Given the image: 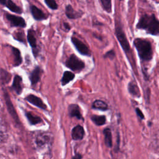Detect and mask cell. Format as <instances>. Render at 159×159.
I'll return each mask as SVG.
<instances>
[{
  "label": "cell",
  "mask_w": 159,
  "mask_h": 159,
  "mask_svg": "<svg viewBox=\"0 0 159 159\" xmlns=\"http://www.w3.org/2000/svg\"><path fill=\"white\" fill-rule=\"evenodd\" d=\"M136 28L145 30L153 35H159V20L154 14L142 16L136 25Z\"/></svg>",
  "instance_id": "obj_1"
},
{
  "label": "cell",
  "mask_w": 159,
  "mask_h": 159,
  "mask_svg": "<svg viewBox=\"0 0 159 159\" xmlns=\"http://www.w3.org/2000/svg\"><path fill=\"white\" fill-rule=\"evenodd\" d=\"M134 45L137 49L139 56L142 61H150L153 58V50L150 42L140 38L135 39Z\"/></svg>",
  "instance_id": "obj_2"
},
{
  "label": "cell",
  "mask_w": 159,
  "mask_h": 159,
  "mask_svg": "<svg viewBox=\"0 0 159 159\" xmlns=\"http://www.w3.org/2000/svg\"><path fill=\"white\" fill-rule=\"evenodd\" d=\"M115 34L125 54H129L130 53V47L129 41L127 39L125 34L124 33V31L123 30L120 23H119L118 21H116L115 24Z\"/></svg>",
  "instance_id": "obj_3"
},
{
  "label": "cell",
  "mask_w": 159,
  "mask_h": 159,
  "mask_svg": "<svg viewBox=\"0 0 159 159\" xmlns=\"http://www.w3.org/2000/svg\"><path fill=\"white\" fill-rule=\"evenodd\" d=\"M66 66L74 71H80L85 66L84 63L80 60L75 54H72L66 60L65 63Z\"/></svg>",
  "instance_id": "obj_4"
},
{
  "label": "cell",
  "mask_w": 159,
  "mask_h": 159,
  "mask_svg": "<svg viewBox=\"0 0 159 159\" xmlns=\"http://www.w3.org/2000/svg\"><path fill=\"white\" fill-rule=\"evenodd\" d=\"M71 41L80 53L86 56L91 55V52L88 46L78 38L75 37H71Z\"/></svg>",
  "instance_id": "obj_5"
},
{
  "label": "cell",
  "mask_w": 159,
  "mask_h": 159,
  "mask_svg": "<svg viewBox=\"0 0 159 159\" xmlns=\"http://www.w3.org/2000/svg\"><path fill=\"white\" fill-rule=\"evenodd\" d=\"M6 17L10 22L12 26L24 27L26 25L25 20L21 17L7 13L6 14Z\"/></svg>",
  "instance_id": "obj_6"
},
{
  "label": "cell",
  "mask_w": 159,
  "mask_h": 159,
  "mask_svg": "<svg viewBox=\"0 0 159 159\" xmlns=\"http://www.w3.org/2000/svg\"><path fill=\"white\" fill-rule=\"evenodd\" d=\"M27 40L32 48L34 55L35 57H37L39 48L37 47V39L35 36V32L32 29H29L28 30L27 32Z\"/></svg>",
  "instance_id": "obj_7"
},
{
  "label": "cell",
  "mask_w": 159,
  "mask_h": 159,
  "mask_svg": "<svg viewBox=\"0 0 159 159\" xmlns=\"http://www.w3.org/2000/svg\"><path fill=\"white\" fill-rule=\"evenodd\" d=\"M25 99L29 102L30 103L37 106L38 107H40L42 109H45L47 108L46 105L43 102L42 100L39 98V97L34 95V94H29L28 95Z\"/></svg>",
  "instance_id": "obj_8"
},
{
  "label": "cell",
  "mask_w": 159,
  "mask_h": 159,
  "mask_svg": "<svg viewBox=\"0 0 159 159\" xmlns=\"http://www.w3.org/2000/svg\"><path fill=\"white\" fill-rule=\"evenodd\" d=\"M30 9L31 14L33 17L34 18V19L37 20H42L47 19L46 15L37 6H31Z\"/></svg>",
  "instance_id": "obj_9"
},
{
  "label": "cell",
  "mask_w": 159,
  "mask_h": 159,
  "mask_svg": "<svg viewBox=\"0 0 159 159\" xmlns=\"http://www.w3.org/2000/svg\"><path fill=\"white\" fill-rule=\"evenodd\" d=\"M65 14L69 19H75L80 18L82 16L83 13H81V12L76 11L70 4H68L65 8Z\"/></svg>",
  "instance_id": "obj_10"
},
{
  "label": "cell",
  "mask_w": 159,
  "mask_h": 159,
  "mask_svg": "<svg viewBox=\"0 0 159 159\" xmlns=\"http://www.w3.org/2000/svg\"><path fill=\"white\" fill-rule=\"evenodd\" d=\"M84 135V130L83 127L81 125L75 126L71 132V137L73 139L75 140H79L83 139Z\"/></svg>",
  "instance_id": "obj_11"
},
{
  "label": "cell",
  "mask_w": 159,
  "mask_h": 159,
  "mask_svg": "<svg viewBox=\"0 0 159 159\" xmlns=\"http://www.w3.org/2000/svg\"><path fill=\"white\" fill-rule=\"evenodd\" d=\"M22 80L21 76L16 75L14 78L12 87L14 90V91L18 94H20L22 91Z\"/></svg>",
  "instance_id": "obj_12"
},
{
  "label": "cell",
  "mask_w": 159,
  "mask_h": 159,
  "mask_svg": "<svg viewBox=\"0 0 159 159\" xmlns=\"http://www.w3.org/2000/svg\"><path fill=\"white\" fill-rule=\"evenodd\" d=\"M50 137L49 135L47 134H40L37 136L36 139V143L39 147H43L50 143Z\"/></svg>",
  "instance_id": "obj_13"
},
{
  "label": "cell",
  "mask_w": 159,
  "mask_h": 159,
  "mask_svg": "<svg viewBox=\"0 0 159 159\" xmlns=\"http://www.w3.org/2000/svg\"><path fill=\"white\" fill-rule=\"evenodd\" d=\"M40 74H41V69L39 66H37L30 73L29 79L31 82V84L32 85L37 84L40 77Z\"/></svg>",
  "instance_id": "obj_14"
},
{
  "label": "cell",
  "mask_w": 159,
  "mask_h": 159,
  "mask_svg": "<svg viewBox=\"0 0 159 159\" xmlns=\"http://www.w3.org/2000/svg\"><path fill=\"white\" fill-rule=\"evenodd\" d=\"M128 91L130 94L135 97L139 98L140 96V89L137 84V83L135 81H131L128 84Z\"/></svg>",
  "instance_id": "obj_15"
},
{
  "label": "cell",
  "mask_w": 159,
  "mask_h": 159,
  "mask_svg": "<svg viewBox=\"0 0 159 159\" xmlns=\"http://www.w3.org/2000/svg\"><path fill=\"white\" fill-rule=\"evenodd\" d=\"M70 116L71 117H76L79 119L82 118L80 107L77 104H71L68 108Z\"/></svg>",
  "instance_id": "obj_16"
},
{
  "label": "cell",
  "mask_w": 159,
  "mask_h": 159,
  "mask_svg": "<svg viewBox=\"0 0 159 159\" xmlns=\"http://www.w3.org/2000/svg\"><path fill=\"white\" fill-rule=\"evenodd\" d=\"M75 74L69 71H65L63 73L62 78L61 80V84L63 86L66 85V84L69 83L71 81H72L75 78Z\"/></svg>",
  "instance_id": "obj_17"
},
{
  "label": "cell",
  "mask_w": 159,
  "mask_h": 159,
  "mask_svg": "<svg viewBox=\"0 0 159 159\" xmlns=\"http://www.w3.org/2000/svg\"><path fill=\"white\" fill-rule=\"evenodd\" d=\"M5 5L10 11L13 12H16L17 14L22 13V9H20V7L17 6L12 0H7Z\"/></svg>",
  "instance_id": "obj_18"
},
{
  "label": "cell",
  "mask_w": 159,
  "mask_h": 159,
  "mask_svg": "<svg viewBox=\"0 0 159 159\" xmlns=\"http://www.w3.org/2000/svg\"><path fill=\"white\" fill-rule=\"evenodd\" d=\"M12 53L14 57V65L17 66L20 65L22 63V57L20 55V52L17 48L12 47Z\"/></svg>",
  "instance_id": "obj_19"
},
{
  "label": "cell",
  "mask_w": 159,
  "mask_h": 159,
  "mask_svg": "<svg viewBox=\"0 0 159 159\" xmlns=\"http://www.w3.org/2000/svg\"><path fill=\"white\" fill-rule=\"evenodd\" d=\"M93 107L94 109L105 111L107 109V104L101 100H96L93 103Z\"/></svg>",
  "instance_id": "obj_20"
},
{
  "label": "cell",
  "mask_w": 159,
  "mask_h": 159,
  "mask_svg": "<svg viewBox=\"0 0 159 159\" xmlns=\"http://www.w3.org/2000/svg\"><path fill=\"white\" fill-rule=\"evenodd\" d=\"M104 141L107 147H111L112 146V134L109 129H105L104 130Z\"/></svg>",
  "instance_id": "obj_21"
},
{
  "label": "cell",
  "mask_w": 159,
  "mask_h": 159,
  "mask_svg": "<svg viewBox=\"0 0 159 159\" xmlns=\"http://www.w3.org/2000/svg\"><path fill=\"white\" fill-rule=\"evenodd\" d=\"M91 120L97 125H102L106 122V117L104 116H93Z\"/></svg>",
  "instance_id": "obj_22"
},
{
  "label": "cell",
  "mask_w": 159,
  "mask_h": 159,
  "mask_svg": "<svg viewBox=\"0 0 159 159\" xmlns=\"http://www.w3.org/2000/svg\"><path fill=\"white\" fill-rule=\"evenodd\" d=\"M0 80L1 82L7 83L11 80V75L7 71L0 69Z\"/></svg>",
  "instance_id": "obj_23"
},
{
  "label": "cell",
  "mask_w": 159,
  "mask_h": 159,
  "mask_svg": "<svg viewBox=\"0 0 159 159\" xmlns=\"http://www.w3.org/2000/svg\"><path fill=\"white\" fill-rule=\"evenodd\" d=\"M101 6L103 9L108 13L112 12V3L111 0H100Z\"/></svg>",
  "instance_id": "obj_24"
},
{
  "label": "cell",
  "mask_w": 159,
  "mask_h": 159,
  "mask_svg": "<svg viewBox=\"0 0 159 159\" xmlns=\"http://www.w3.org/2000/svg\"><path fill=\"white\" fill-rule=\"evenodd\" d=\"M27 117L29 119V120L31 124H35L40 122V118L36 116H33L31 113H27Z\"/></svg>",
  "instance_id": "obj_25"
},
{
  "label": "cell",
  "mask_w": 159,
  "mask_h": 159,
  "mask_svg": "<svg viewBox=\"0 0 159 159\" xmlns=\"http://www.w3.org/2000/svg\"><path fill=\"white\" fill-rule=\"evenodd\" d=\"M45 2L49 8L53 10L58 9V4L55 0H45Z\"/></svg>",
  "instance_id": "obj_26"
},
{
  "label": "cell",
  "mask_w": 159,
  "mask_h": 159,
  "mask_svg": "<svg viewBox=\"0 0 159 159\" xmlns=\"http://www.w3.org/2000/svg\"><path fill=\"white\" fill-rule=\"evenodd\" d=\"M116 56V53L114 50H109L104 55V58H109L110 59H113Z\"/></svg>",
  "instance_id": "obj_27"
},
{
  "label": "cell",
  "mask_w": 159,
  "mask_h": 159,
  "mask_svg": "<svg viewBox=\"0 0 159 159\" xmlns=\"http://www.w3.org/2000/svg\"><path fill=\"white\" fill-rule=\"evenodd\" d=\"M135 111H136V113H137V114L138 115V116H139L141 119H143V113H142V112L140 110V109L139 108H136L135 109Z\"/></svg>",
  "instance_id": "obj_28"
},
{
  "label": "cell",
  "mask_w": 159,
  "mask_h": 159,
  "mask_svg": "<svg viewBox=\"0 0 159 159\" xmlns=\"http://www.w3.org/2000/svg\"><path fill=\"white\" fill-rule=\"evenodd\" d=\"M63 25H64L65 29L67 31H68V30H70L71 27H70V25L68 23H66V22H64V23H63Z\"/></svg>",
  "instance_id": "obj_29"
},
{
  "label": "cell",
  "mask_w": 159,
  "mask_h": 159,
  "mask_svg": "<svg viewBox=\"0 0 159 159\" xmlns=\"http://www.w3.org/2000/svg\"><path fill=\"white\" fill-rule=\"evenodd\" d=\"M81 155L80 154H76L75 156L73 157L72 159H81Z\"/></svg>",
  "instance_id": "obj_30"
},
{
  "label": "cell",
  "mask_w": 159,
  "mask_h": 159,
  "mask_svg": "<svg viewBox=\"0 0 159 159\" xmlns=\"http://www.w3.org/2000/svg\"><path fill=\"white\" fill-rule=\"evenodd\" d=\"M6 2H7V0H0V3L3 5H5Z\"/></svg>",
  "instance_id": "obj_31"
},
{
  "label": "cell",
  "mask_w": 159,
  "mask_h": 159,
  "mask_svg": "<svg viewBox=\"0 0 159 159\" xmlns=\"http://www.w3.org/2000/svg\"><path fill=\"white\" fill-rule=\"evenodd\" d=\"M2 140V136H1V135H0V143L1 142V141Z\"/></svg>",
  "instance_id": "obj_32"
},
{
  "label": "cell",
  "mask_w": 159,
  "mask_h": 159,
  "mask_svg": "<svg viewBox=\"0 0 159 159\" xmlns=\"http://www.w3.org/2000/svg\"><path fill=\"white\" fill-rule=\"evenodd\" d=\"M88 1H90V0H88Z\"/></svg>",
  "instance_id": "obj_33"
},
{
  "label": "cell",
  "mask_w": 159,
  "mask_h": 159,
  "mask_svg": "<svg viewBox=\"0 0 159 159\" xmlns=\"http://www.w3.org/2000/svg\"><path fill=\"white\" fill-rule=\"evenodd\" d=\"M120 1H121V0H120Z\"/></svg>",
  "instance_id": "obj_34"
}]
</instances>
